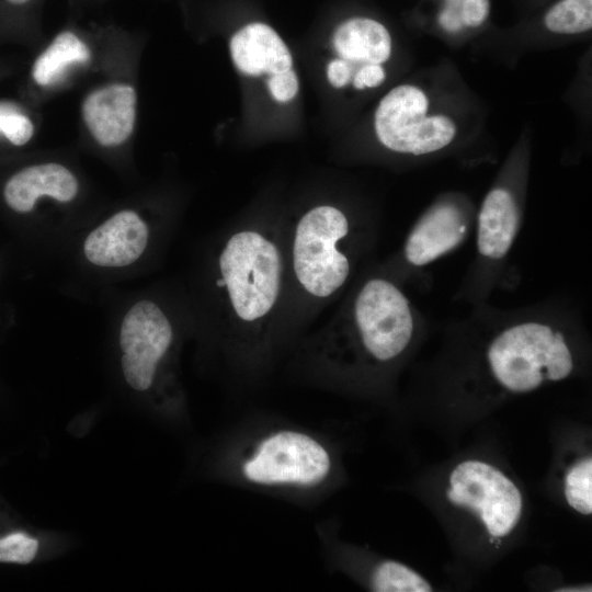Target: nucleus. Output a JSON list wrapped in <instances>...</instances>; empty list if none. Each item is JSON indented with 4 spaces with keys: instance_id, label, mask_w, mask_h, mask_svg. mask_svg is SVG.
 I'll return each mask as SVG.
<instances>
[{
    "instance_id": "12",
    "label": "nucleus",
    "mask_w": 592,
    "mask_h": 592,
    "mask_svg": "<svg viewBox=\"0 0 592 592\" xmlns=\"http://www.w3.org/2000/svg\"><path fill=\"white\" fill-rule=\"evenodd\" d=\"M148 236V227L139 215L133 210H122L88 235L83 252L94 265L124 267L140 258Z\"/></svg>"
},
{
    "instance_id": "3",
    "label": "nucleus",
    "mask_w": 592,
    "mask_h": 592,
    "mask_svg": "<svg viewBox=\"0 0 592 592\" xmlns=\"http://www.w3.org/2000/svg\"><path fill=\"white\" fill-rule=\"evenodd\" d=\"M221 287L232 319L243 329H261L275 310L284 280L277 242L265 232L246 228L234 232L218 258Z\"/></svg>"
},
{
    "instance_id": "7",
    "label": "nucleus",
    "mask_w": 592,
    "mask_h": 592,
    "mask_svg": "<svg viewBox=\"0 0 592 592\" xmlns=\"http://www.w3.org/2000/svg\"><path fill=\"white\" fill-rule=\"evenodd\" d=\"M331 49L326 78L332 88L369 91L386 81L394 42L379 21L367 16L344 20L332 33Z\"/></svg>"
},
{
    "instance_id": "4",
    "label": "nucleus",
    "mask_w": 592,
    "mask_h": 592,
    "mask_svg": "<svg viewBox=\"0 0 592 592\" xmlns=\"http://www.w3.org/2000/svg\"><path fill=\"white\" fill-rule=\"evenodd\" d=\"M559 325L534 318L510 323L499 331L486 352L496 383L510 392L524 394L546 382L569 377L574 358Z\"/></svg>"
},
{
    "instance_id": "23",
    "label": "nucleus",
    "mask_w": 592,
    "mask_h": 592,
    "mask_svg": "<svg viewBox=\"0 0 592 592\" xmlns=\"http://www.w3.org/2000/svg\"><path fill=\"white\" fill-rule=\"evenodd\" d=\"M3 1H5L8 4L13 5V7H23L32 2L33 0H3Z\"/></svg>"
},
{
    "instance_id": "17",
    "label": "nucleus",
    "mask_w": 592,
    "mask_h": 592,
    "mask_svg": "<svg viewBox=\"0 0 592 592\" xmlns=\"http://www.w3.org/2000/svg\"><path fill=\"white\" fill-rule=\"evenodd\" d=\"M368 587L375 592H429L431 584L410 567L396 560L378 561L368 576Z\"/></svg>"
},
{
    "instance_id": "14",
    "label": "nucleus",
    "mask_w": 592,
    "mask_h": 592,
    "mask_svg": "<svg viewBox=\"0 0 592 592\" xmlns=\"http://www.w3.org/2000/svg\"><path fill=\"white\" fill-rule=\"evenodd\" d=\"M84 123L104 147L123 144L133 133L136 92L127 84H111L90 93L82 105Z\"/></svg>"
},
{
    "instance_id": "19",
    "label": "nucleus",
    "mask_w": 592,
    "mask_h": 592,
    "mask_svg": "<svg viewBox=\"0 0 592 592\" xmlns=\"http://www.w3.org/2000/svg\"><path fill=\"white\" fill-rule=\"evenodd\" d=\"M489 14L490 0H443L437 23L443 31L457 34L481 26Z\"/></svg>"
},
{
    "instance_id": "11",
    "label": "nucleus",
    "mask_w": 592,
    "mask_h": 592,
    "mask_svg": "<svg viewBox=\"0 0 592 592\" xmlns=\"http://www.w3.org/2000/svg\"><path fill=\"white\" fill-rule=\"evenodd\" d=\"M470 227V214L455 198L432 204L409 231L402 255L413 267H422L454 251L463 243Z\"/></svg>"
},
{
    "instance_id": "6",
    "label": "nucleus",
    "mask_w": 592,
    "mask_h": 592,
    "mask_svg": "<svg viewBox=\"0 0 592 592\" xmlns=\"http://www.w3.org/2000/svg\"><path fill=\"white\" fill-rule=\"evenodd\" d=\"M373 125L385 149L414 157L442 151L457 136L453 117L433 112L428 93L412 83L398 84L379 100Z\"/></svg>"
},
{
    "instance_id": "15",
    "label": "nucleus",
    "mask_w": 592,
    "mask_h": 592,
    "mask_svg": "<svg viewBox=\"0 0 592 592\" xmlns=\"http://www.w3.org/2000/svg\"><path fill=\"white\" fill-rule=\"evenodd\" d=\"M78 192L76 177L59 163L35 164L12 175L4 185L7 205L18 213H29L42 196L70 202Z\"/></svg>"
},
{
    "instance_id": "16",
    "label": "nucleus",
    "mask_w": 592,
    "mask_h": 592,
    "mask_svg": "<svg viewBox=\"0 0 592 592\" xmlns=\"http://www.w3.org/2000/svg\"><path fill=\"white\" fill-rule=\"evenodd\" d=\"M90 58L87 44L71 30L60 32L37 57L33 66V79L39 86L54 82L71 65Z\"/></svg>"
},
{
    "instance_id": "8",
    "label": "nucleus",
    "mask_w": 592,
    "mask_h": 592,
    "mask_svg": "<svg viewBox=\"0 0 592 592\" xmlns=\"http://www.w3.org/2000/svg\"><path fill=\"white\" fill-rule=\"evenodd\" d=\"M451 503L474 511L492 537H504L517 525L522 496L515 483L494 466L469 459L449 475Z\"/></svg>"
},
{
    "instance_id": "13",
    "label": "nucleus",
    "mask_w": 592,
    "mask_h": 592,
    "mask_svg": "<svg viewBox=\"0 0 592 592\" xmlns=\"http://www.w3.org/2000/svg\"><path fill=\"white\" fill-rule=\"evenodd\" d=\"M521 226L516 195L504 185L493 186L477 214L476 247L480 261L497 264L505 259Z\"/></svg>"
},
{
    "instance_id": "1",
    "label": "nucleus",
    "mask_w": 592,
    "mask_h": 592,
    "mask_svg": "<svg viewBox=\"0 0 592 592\" xmlns=\"http://www.w3.org/2000/svg\"><path fill=\"white\" fill-rule=\"evenodd\" d=\"M418 315L390 280H365L327 327L301 351L311 378L321 383L354 379L396 363L417 333Z\"/></svg>"
},
{
    "instance_id": "2",
    "label": "nucleus",
    "mask_w": 592,
    "mask_h": 592,
    "mask_svg": "<svg viewBox=\"0 0 592 592\" xmlns=\"http://www.w3.org/2000/svg\"><path fill=\"white\" fill-rule=\"evenodd\" d=\"M217 464L236 485L304 499L325 494L337 474L335 453L323 434L277 421L232 433Z\"/></svg>"
},
{
    "instance_id": "18",
    "label": "nucleus",
    "mask_w": 592,
    "mask_h": 592,
    "mask_svg": "<svg viewBox=\"0 0 592 592\" xmlns=\"http://www.w3.org/2000/svg\"><path fill=\"white\" fill-rule=\"evenodd\" d=\"M545 27L558 35H577L592 27V0H559L544 15Z\"/></svg>"
},
{
    "instance_id": "22",
    "label": "nucleus",
    "mask_w": 592,
    "mask_h": 592,
    "mask_svg": "<svg viewBox=\"0 0 592 592\" xmlns=\"http://www.w3.org/2000/svg\"><path fill=\"white\" fill-rule=\"evenodd\" d=\"M32 122L13 105L0 103V133L15 146L26 144L33 135Z\"/></svg>"
},
{
    "instance_id": "5",
    "label": "nucleus",
    "mask_w": 592,
    "mask_h": 592,
    "mask_svg": "<svg viewBox=\"0 0 592 592\" xmlns=\"http://www.w3.org/2000/svg\"><path fill=\"white\" fill-rule=\"evenodd\" d=\"M351 234L350 219L334 205L314 206L298 219L292 238L291 266L307 296L328 299L346 284L352 272L346 251Z\"/></svg>"
},
{
    "instance_id": "9",
    "label": "nucleus",
    "mask_w": 592,
    "mask_h": 592,
    "mask_svg": "<svg viewBox=\"0 0 592 592\" xmlns=\"http://www.w3.org/2000/svg\"><path fill=\"white\" fill-rule=\"evenodd\" d=\"M118 341L126 384L139 392L149 390L173 343L170 320L157 304L140 300L126 312Z\"/></svg>"
},
{
    "instance_id": "21",
    "label": "nucleus",
    "mask_w": 592,
    "mask_h": 592,
    "mask_svg": "<svg viewBox=\"0 0 592 592\" xmlns=\"http://www.w3.org/2000/svg\"><path fill=\"white\" fill-rule=\"evenodd\" d=\"M41 550V540L25 531L0 534V562L14 565L32 563Z\"/></svg>"
},
{
    "instance_id": "10",
    "label": "nucleus",
    "mask_w": 592,
    "mask_h": 592,
    "mask_svg": "<svg viewBox=\"0 0 592 592\" xmlns=\"http://www.w3.org/2000/svg\"><path fill=\"white\" fill-rule=\"evenodd\" d=\"M231 60L239 72L265 79L270 96L286 104L299 92V79L288 46L280 34L262 22L248 23L230 38Z\"/></svg>"
},
{
    "instance_id": "20",
    "label": "nucleus",
    "mask_w": 592,
    "mask_h": 592,
    "mask_svg": "<svg viewBox=\"0 0 592 592\" xmlns=\"http://www.w3.org/2000/svg\"><path fill=\"white\" fill-rule=\"evenodd\" d=\"M563 492L567 503L583 515L592 513V459L585 457L572 465L566 477Z\"/></svg>"
}]
</instances>
